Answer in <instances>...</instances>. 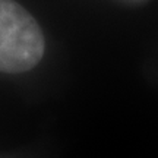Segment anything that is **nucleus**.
<instances>
[{
	"instance_id": "1",
	"label": "nucleus",
	"mask_w": 158,
	"mask_h": 158,
	"mask_svg": "<svg viewBox=\"0 0 158 158\" xmlns=\"http://www.w3.org/2000/svg\"><path fill=\"white\" fill-rule=\"evenodd\" d=\"M44 37L35 19L12 0H0V72L32 69L44 54Z\"/></svg>"
}]
</instances>
